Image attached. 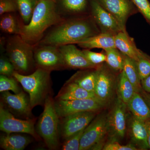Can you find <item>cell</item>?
<instances>
[{
    "instance_id": "obj_1",
    "label": "cell",
    "mask_w": 150,
    "mask_h": 150,
    "mask_svg": "<svg viewBox=\"0 0 150 150\" xmlns=\"http://www.w3.org/2000/svg\"><path fill=\"white\" fill-rule=\"evenodd\" d=\"M99 33L96 23L92 17L64 19L54 25L35 45L59 47L67 44H77L83 39Z\"/></svg>"
},
{
    "instance_id": "obj_2",
    "label": "cell",
    "mask_w": 150,
    "mask_h": 150,
    "mask_svg": "<svg viewBox=\"0 0 150 150\" xmlns=\"http://www.w3.org/2000/svg\"><path fill=\"white\" fill-rule=\"evenodd\" d=\"M64 19L57 11L54 0H38L30 21L23 24L20 35L34 46L43 38L46 30Z\"/></svg>"
},
{
    "instance_id": "obj_3",
    "label": "cell",
    "mask_w": 150,
    "mask_h": 150,
    "mask_svg": "<svg viewBox=\"0 0 150 150\" xmlns=\"http://www.w3.org/2000/svg\"><path fill=\"white\" fill-rule=\"evenodd\" d=\"M51 71L40 68L29 75H23L15 71L13 76L21 85L29 95L32 109L44 105L51 88Z\"/></svg>"
},
{
    "instance_id": "obj_4",
    "label": "cell",
    "mask_w": 150,
    "mask_h": 150,
    "mask_svg": "<svg viewBox=\"0 0 150 150\" xmlns=\"http://www.w3.org/2000/svg\"><path fill=\"white\" fill-rule=\"evenodd\" d=\"M6 51L16 71L27 75L36 69L34 46L25 41L20 35H13L9 37L6 43Z\"/></svg>"
},
{
    "instance_id": "obj_5",
    "label": "cell",
    "mask_w": 150,
    "mask_h": 150,
    "mask_svg": "<svg viewBox=\"0 0 150 150\" xmlns=\"http://www.w3.org/2000/svg\"><path fill=\"white\" fill-rule=\"evenodd\" d=\"M59 116L55 108L54 100L49 95L44 104V110L37 125V133L51 150L59 148Z\"/></svg>"
},
{
    "instance_id": "obj_6",
    "label": "cell",
    "mask_w": 150,
    "mask_h": 150,
    "mask_svg": "<svg viewBox=\"0 0 150 150\" xmlns=\"http://www.w3.org/2000/svg\"><path fill=\"white\" fill-rule=\"evenodd\" d=\"M34 58L36 68H40L51 72L67 68L58 46L35 45Z\"/></svg>"
},
{
    "instance_id": "obj_7",
    "label": "cell",
    "mask_w": 150,
    "mask_h": 150,
    "mask_svg": "<svg viewBox=\"0 0 150 150\" xmlns=\"http://www.w3.org/2000/svg\"><path fill=\"white\" fill-rule=\"evenodd\" d=\"M35 119L29 118L22 120L16 118L1 103L0 105V129L6 134L20 133L29 134L36 139L39 135L35 131Z\"/></svg>"
},
{
    "instance_id": "obj_8",
    "label": "cell",
    "mask_w": 150,
    "mask_h": 150,
    "mask_svg": "<svg viewBox=\"0 0 150 150\" xmlns=\"http://www.w3.org/2000/svg\"><path fill=\"white\" fill-rule=\"evenodd\" d=\"M54 104L58 116L62 118L77 112H96L105 104L95 98L74 100H55Z\"/></svg>"
},
{
    "instance_id": "obj_9",
    "label": "cell",
    "mask_w": 150,
    "mask_h": 150,
    "mask_svg": "<svg viewBox=\"0 0 150 150\" xmlns=\"http://www.w3.org/2000/svg\"><path fill=\"white\" fill-rule=\"evenodd\" d=\"M96 115V112H77L64 117L59 128L60 135L65 140L85 129Z\"/></svg>"
},
{
    "instance_id": "obj_10",
    "label": "cell",
    "mask_w": 150,
    "mask_h": 150,
    "mask_svg": "<svg viewBox=\"0 0 150 150\" xmlns=\"http://www.w3.org/2000/svg\"><path fill=\"white\" fill-rule=\"evenodd\" d=\"M1 94V103L13 114L29 119L32 108L29 96L22 91L18 93H11L8 91Z\"/></svg>"
},
{
    "instance_id": "obj_11",
    "label": "cell",
    "mask_w": 150,
    "mask_h": 150,
    "mask_svg": "<svg viewBox=\"0 0 150 150\" xmlns=\"http://www.w3.org/2000/svg\"><path fill=\"white\" fill-rule=\"evenodd\" d=\"M92 18L102 33L115 35L121 31H126L118 21L96 0L91 3Z\"/></svg>"
},
{
    "instance_id": "obj_12",
    "label": "cell",
    "mask_w": 150,
    "mask_h": 150,
    "mask_svg": "<svg viewBox=\"0 0 150 150\" xmlns=\"http://www.w3.org/2000/svg\"><path fill=\"white\" fill-rule=\"evenodd\" d=\"M108 129L107 119L104 116L95 119L84 131L81 139L79 150H91L100 143Z\"/></svg>"
},
{
    "instance_id": "obj_13",
    "label": "cell",
    "mask_w": 150,
    "mask_h": 150,
    "mask_svg": "<svg viewBox=\"0 0 150 150\" xmlns=\"http://www.w3.org/2000/svg\"><path fill=\"white\" fill-rule=\"evenodd\" d=\"M74 44H67L59 48L67 68L86 69L95 68L86 59L83 51L78 49Z\"/></svg>"
},
{
    "instance_id": "obj_14",
    "label": "cell",
    "mask_w": 150,
    "mask_h": 150,
    "mask_svg": "<svg viewBox=\"0 0 150 150\" xmlns=\"http://www.w3.org/2000/svg\"><path fill=\"white\" fill-rule=\"evenodd\" d=\"M99 3L116 19L123 29L126 30V21L134 12L129 0H99Z\"/></svg>"
},
{
    "instance_id": "obj_15",
    "label": "cell",
    "mask_w": 150,
    "mask_h": 150,
    "mask_svg": "<svg viewBox=\"0 0 150 150\" xmlns=\"http://www.w3.org/2000/svg\"><path fill=\"white\" fill-rule=\"evenodd\" d=\"M126 105L119 98L107 119L108 129H110L112 135L119 138H123L126 132Z\"/></svg>"
},
{
    "instance_id": "obj_16",
    "label": "cell",
    "mask_w": 150,
    "mask_h": 150,
    "mask_svg": "<svg viewBox=\"0 0 150 150\" xmlns=\"http://www.w3.org/2000/svg\"><path fill=\"white\" fill-rule=\"evenodd\" d=\"M113 88L114 81L111 74L104 69L97 70V78L94 92L97 98L105 104L112 96Z\"/></svg>"
},
{
    "instance_id": "obj_17",
    "label": "cell",
    "mask_w": 150,
    "mask_h": 150,
    "mask_svg": "<svg viewBox=\"0 0 150 150\" xmlns=\"http://www.w3.org/2000/svg\"><path fill=\"white\" fill-rule=\"evenodd\" d=\"M115 48L123 55L137 62L143 55L137 48L134 40L130 37L126 31H121L115 35Z\"/></svg>"
},
{
    "instance_id": "obj_18",
    "label": "cell",
    "mask_w": 150,
    "mask_h": 150,
    "mask_svg": "<svg viewBox=\"0 0 150 150\" xmlns=\"http://www.w3.org/2000/svg\"><path fill=\"white\" fill-rule=\"evenodd\" d=\"M115 35L108 33H98L78 42V46L85 49L101 48L104 51L115 48Z\"/></svg>"
},
{
    "instance_id": "obj_19",
    "label": "cell",
    "mask_w": 150,
    "mask_h": 150,
    "mask_svg": "<svg viewBox=\"0 0 150 150\" xmlns=\"http://www.w3.org/2000/svg\"><path fill=\"white\" fill-rule=\"evenodd\" d=\"M96 98L93 93L90 92L72 82L67 81L56 96L55 100H74Z\"/></svg>"
},
{
    "instance_id": "obj_20",
    "label": "cell",
    "mask_w": 150,
    "mask_h": 150,
    "mask_svg": "<svg viewBox=\"0 0 150 150\" xmlns=\"http://www.w3.org/2000/svg\"><path fill=\"white\" fill-rule=\"evenodd\" d=\"M31 142L29 137L13 133L2 135L0 139L1 147L5 150H23Z\"/></svg>"
},
{
    "instance_id": "obj_21",
    "label": "cell",
    "mask_w": 150,
    "mask_h": 150,
    "mask_svg": "<svg viewBox=\"0 0 150 150\" xmlns=\"http://www.w3.org/2000/svg\"><path fill=\"white\" fill-rule=\"evenodd\" d=\"M127 105L134 117L145 122L149 120L150 108L138 93H134Z\"/></svg>"
},
{
    "instance_id": "obj_22",
    "label": "cell",
    "mask_w": 150,
    "mask_h": 150,
    "mask_svg": "<svg viewBox=\"0 0 150 150\" xmlns=\"http://www.w3.org/2000/svg\"><path fill=\"white\" fill-rule=\"evenodd\" d=\"M130 132L132 140L143 149L149 147L147 140V130L146 122L134 117L131 122Z\"/></svg>"
},
{
    "instance_id": "obj_23",
    "label": "cell",
    "mask_w": 150,
    "mask_h": 150,
    "mask_svg": "<svg viewBox=\"0 0 150 150\" xmlns=\"http://www.w3.org/2000/svg\"><path fill=\"white\" fill-rule=\"evenodd\" d=\"M97 78V70L78 73L67 81L72 82L90 92L94 93Z\"/></svg>"
},
{
    "instance_id": "obj_24",
    "label": "cell",
    "mask_w": 150,
    "mask_h": 150,
    "mask_svg": "<svg viewBox=\"0 0 150 150\" xmlns=\"http://www.w3.org/2000/svg\"><path fill=\"white\" fill-rule=\"evenodd\" d=\"M0 20V28L5 33L13 35H20L22 23L14 13L2 15Z\"/></svg>"
},
{
    "instance_id": "obj_25",
    "label": "cell",
    "mask_w": 150,
    "mask_h": 150,
    "mask_svg": "<svg viewBox=\"0 0 150 150\" xmlns=\"http://www.w3.org/2000/svg\"><path fill=\"white\" fill-rule=\"evenodd\" d=\"M123 71L128 79L134 86L135 92L139 93L141 89L140 82L141 80L137 69L136 62L124 56Z\"/></svg>"
},
{
    "instance_id": "obj_26",
    "label": "cell",
    "mask_w": 150,
    "mask_h": 150,
    "mask_svg": "<svg viewBox=\"0 0 150 150\" xmlns=\"http://www.w3.org/2000/svg\"><path fill=\"white\" fill-rule=\"evenodd\" d=\"M119 98L127 105L135 92L134 86L126 77L123 71L121 72L118 83Z\"/></svg>"
},
{
    "instance_id": "obj_27",
    "label": "cell",
    "mask_w": 150,
    "mask_h": 150,
    "mask_svg": "<svg viewBox=\"0 0 150 150\" xmlns=\"http://www.w3.org/2000/svg\"><path fill=\"white\" fill-rule=\"evenodd\" d=\"M18 11L23 22L28 24L31 20L34 9L38 2L36 0H16Z\"/></svg>"
},
{
    "instance_id": "obj_28",
    "label": "cell",
    "mask_w": 150,
    "mask_h": 150,
    "mask_svg": "<svg viewBox=\"0 0 150 150\" xmlns=\"http://www.w3.org/2000/svg\"><path fill=\"white\" fill-rule=\"evenodd\" d=\"M106 63L115 71L122 72L124 66V56H123L116 48H111L105 50Z\"/></svg>"
},
{
    "instance_id": "obj_29",
    "label": "cell",
    "mask_w": 150,
    "mask_h": 150,
    "mask_svg": "<svg viewBox=\"0 0 150 150\" xmlns=\"http://www.w3.org/2000/svg\"><path fill=\"white\" fill-rule=\"evenodd\" d=\"M64 10L71 14L82 12L86 9L87 0H62Z\"/></svg>"
},
{
    "instance_id": "obj_30",
    "label": "cell",
    "mask_w": 150,
    "mask_h": 150,
    "mask_svg": "<svg viewBox=\"0 0 150 150\" xmlns=\"http://www.w3.org/2000/svg\"><path fill=\"white\" fill-rule=\"evenodd\" d=\"M18 82L13 76L8 77L1 75L0 76V92L11 91L14 93H19L22 90L18 85Z\"/></svg>"
},
{
    "instance_id": "obj_31",
    "label": "cell",
    "mask_w": 150,
    "mask_h": 150,
    "mask_svg": "<svg viewBox=\"0 0 150 150\" xmlns=\"http://www.w3.org/2000/svg\"><path fill=\"white\" fill-rule=\"evenodd\" d=\"M85 129L65 140L62 146L63 150H79L81 139Z\"/></svg>"
},
{
    "instance_id": "obj_32",
    "label": "cell",
    "mask_w": 150,
    "mask_h": 150,
    "mask_svg": "<svg viewBox=\"0 0 150 150\" xmlns=\"http://www.w3.org/2000/svg\"><path fill=\"white\" fill-rule=\"evenodd\" d=\"M136 64L140 79L142 81L150 74V61L143 55L136 62Z\"/></svg>"
},
{
    "instance_id": "obj_33",
    "label": "cell",
    "mask_w": 150,
    "mask_h": 150,
    "mask_svg": "<svg viewBox=\"0 0 150 150\" xmlns=\"http://www.w3.org/2000/svg\"><path fill=\"white\" fill-rule=\"evenodd\" d=\"M83 51L89 62L95 66H96L103 62H106V55L105 53H96L87 49H84Z\"/></svg>"
},
{
    "instance_id": "obj_34",
    "label": "cell",
    "mask_w": 150,
    "mask_h": 150,
    "mask_svg": "<svg viewBox=\"0 0 150 150\" xmlns=\"http://www.w3.org/2000/svg\"><path fill=\"white\" fill-rule=\"evenodd\" d=\"M14 67L8 58L1 56L0 59V74L7 76H13L14 72Z\"/></svg>"
},
{
    "instance_id": "obj_35",
    "label": "cell",
    "mask_w": 150,
    "mask_h": 150,
    "mask_svg": "<svg viewBox=\"0 0 150 150\" xmlns=\"http://www.w3.org/2000/svg\"><path fill=\"white\" fill-rule=\"evenodd\" d=\"M146 21L150 24V3L148 0H132Z\"/></svg>"
},
{
    "instance_id": "obj_36",
    "label": "cell",
    "mask_w": 150,
    "mask_h": 150,
    "mask_svg": "<svg viewBox=\"0 0 150 150\" xmlns=\"http://www.w3.org/2000/svg\"><path fill=\"white\" fill-rule=\"evenodd\" d=\"M18 11L16 0H0L1 15L8 13H14Z\"/></svg>"
},
{
    "instance_id": "obj_37",
    "label": "cell",
    "mask_w": 150,
    "mask_h": 150,
    "mask_svg": "<svg viewBox=\"0 0 150 150\" xmlns=\"http://www.w3.org/2000/svg\"><path fill=\"white\" fill-rule=\"evenodd\" d=\"M103 150H137V149L133 145L129 144L123 146L117 142H111L105 145Z\"/></svg>"
},
{
    "instance_id": "obj_38",
    "label": "cell",
    "mask_w": 150,
    "mask_h": 150,
    "mask_svg": "<svg viewBox=\"0 0 150 150\" xmlns=\"http://www.w3.org/2000/svg\"><path fill=\"white\" fill-rule=\"evenodd\" d=\"M142 86L145 91L150 93V74L141 81Z\"/></svg>"
},
{
    "instance_id": "obj_39",
    "label": "cell",
    "mask_w": 150,
    "mask_h": 150,
    "mask_svg": "<svg viewBox=\"0 0 150 150\" xmlns=\"http://www.w3.org/2000/svg\"><path fill=\"white\" fill-rule=\"evenodd\" d=\"M146 125L147 130V140L149 147L150 148V121H146Z\"/></svg>"
}]
</instances>
